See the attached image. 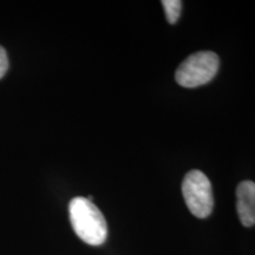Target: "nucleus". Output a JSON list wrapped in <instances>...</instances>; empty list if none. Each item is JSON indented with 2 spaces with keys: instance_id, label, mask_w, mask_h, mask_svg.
I'll return each mask as SVG.
<instances>
[{
  "instance_id": "1",
  "label": "nucleus",
  "mask_w": 255,
  "mask_h": 255,
  "mask_svg": "<svg viewBox=\"0 0 255 255\" xmlns=\"http://www.w3.org/2000/svg\"><path fill=\"white\" fill-rule=\"evenodd\" d=\"M71 226L77 237L91 246H100L108 238V226L97 206L87 197H75L69 205Z\"/></svg>"
},
{
  "instance_id": "2",
  "label": "nucleus",
  "mask_w": 255,
  "mask_h": 255,
  "mask_svg": "<svg viewBox=\"0 0 255 255\" xmlns=\"http://www.w3.org/2000/svg\"><path fill=\"white\" fill-rule=\"evenodd\" d=\"M220 59L212 51L193 53L180 64L175 79L181 87L193 89L205 85L215 77L219 71Z\"/></svg>"
},
{
  "instance_id": "3",
  "label": "nucleus",
  "mask_w": 255,
  "mask_h": 255,
  "mask_svg": "<svg viewBox=\"0 0 255 255\" xmlns=\"http://www.w3.org/2000/svg\"><path fill=\"white\" fill-rule=\"evenodd\" d=\"M182 194L188 209L196 218L205 219L214 207L212 183L202 171L191 170L183 178Z\"/></svg>"
},
{
  "instance_id": "4",
  "label": "nucleus",
  "mask_w": 255,
  "mask_h": 255,
  "mask_svg": "<svg viewBox=\"0 0 255 255\" xmlns=\"http://www.w3.org/2000/svg\"><path fill=\"white\" fill-rule=\"evenodd\" d=\"M237 210L245 227L255 225V183L244 181L237 188Z\"/></svg>"
},
{
  "instance_id": "5",
  "label": "nucleus",
  "mask_w": 255,
  "mask_h": 255,
  "mask_svg": "<svg viewBox=\"0 0 255 255\" xmlns=\"http://www.w3.org/2000/svg\"><path fill=\"white\" fill-rule=\"evenodd\" d=\"M162 5H163L168 23H176L180 19L181 11H182V1H180V0H164V1H162Z\"/></svg>"
},
{
  "instance_id": "6",
  "label": "nucleus",
  "mask_w": 255,
  "mask_h": 255,
  "mask_svg": "<svg viewBox=\"0 0 255 255\" xmlns=\"http://www.w3.org/2000/svg\"><path fill=\"white\" fill-rule=\"evenodd\" d=\"M8 69V58L6 50L2 46H0V79L5 76Z\"/></svg>"
}]
</instances>
